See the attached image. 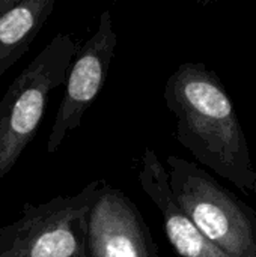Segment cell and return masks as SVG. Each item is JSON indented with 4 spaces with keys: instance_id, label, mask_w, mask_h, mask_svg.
Listing matches in <instances>:
<instances>
[{
    "instance_id": "1",
    "label": "cell",
    "mask_w": 256,
    "mask_h": 257,
    "mask_svg": "<svg viewBox=\"0 0 256 257\" xmlns=\"http://www.w3.org/2000/svg\"><path fill=\"white\" fill-rule=\"evenodd\" d=\"M163 98L177 119L180 145L244 194L255 193L249 143L220 77L205 63L184 62L166 80Z\"/></svg>"
},
{
    "instance_id": "2",
    "label": "cell",
    "mask_w": 256,
    "mask_h": 257,
    "mask_svg": "<svg viewBox=\"0 0 256 257\" xmlns=\"http://www.w3.org/2000/svg\"><path fill=\"white\" fill-rule=\"evenodd\" d=\"M166 161L174 197L201 233L229 256L256 257V209L198 164L177 155Z\"/></svg>"
},
{
    "instance_id": "3",
    "label": "cell",
    "mask_w": 256,
    "mask_h": 257,
    "mask_svg": "<svg viewBox=\"0 0 256 257\" xmlns=\"http://www.w3.org/2000/svg\"><path fill=\"white\" fill-rule=\"evenodd\" d=\"M77 51L78 45L69 35H56L3 95L0 101V181L35 139L50 92L65 84Z\"/></svg>"
},
{
    "instance_id": "4",
    "label": "cell",
    "mask_w": 256,
    "mask_h": 257,
    "mask_svg": "<svg viewBox=\"0 0 256 257\" xmlns=\"http://www.w3.org/2000/svg\"><path fill=\"white\" fill-rule=\"evenodd\" d=\"M104 185L95 179L77 194L24 203L21 217L0 227V257H89V215Z\"/></svg>"
},
{
    "instance_id": "5",
    "label": "cell",
    "mask_w": 256,
    "mask_h": 257,
    "mask_svg": "<svg viewBox=\"0 0 256 257\" xmlns=\"http://www.w3.org/2000/svg\"><path fill=\"white\" fill-rule=\"evenodd\" d=\"M118 36L110 11L100 15L98 29L78 48L65 80V93L51 126L47 152L54 154L65 137L77 130L109 77Z\"/></svg>"
},
{
    "instance_id": "6",
    "label": "cell",
    "mask_w": 256,
    "mask_h": 257,
    "mask_svg": "<svg viewBox=\"0 0 256 257\" xmlns=\"http://www.w3.org/2000/svg\"><path fill=\"white\" fill-rule=\"evenodd\" d=\"M89 257H158V248L139 208L119 188L106 182L88 227Z\"/></svg>"
},
{
    "instance_id": "7",
    "label": "cell",
    "mask_w": 256,
    "mask_h": 257,
    "mask_svg": "<svg viewBox=\"0 0 256 257\" xmlns=\"http://www.w3.org/2000/svg\"><path fill=\"white\" fill-rule=\"evenodd\" d=\"M139 184L161 214L164 233L180 257H232L211 244L189 215L180 208L169 185L167 169L154 149H145L140 158Z\"/></svg>"
},
{
    "instance_id": "8",
    "label": "cell",
    "mask_w": 256,
    "mask_h": 257,
    "mask_svg": "<svg viewBox=\"0 0 256 257\" xmlns=\"http://www.w3.org/2000/svg\"><path fill=\"white\" fill-rule=\"evenodd\" d=\"M54 5V0H18L0 17V75L29 51Z\"/></svg>"
},
{
    "instance_id": "9",
    "label": "cell",
    "mask_w": 256,
    "mask_h": 257,
    "mask_svg": "<svg viewBox=\"0 0 256 257\" xmlns=\"http://www.w3.org/2000/svg\"><path fill=\"white\" fill-rule=\"evenodd\" d=\"M17 3H18V0H0V17L3 14H6L8 11H11Z\"/></svg>"
},
{
    "instance_id": "10",
    "label": "cell",
    "mask_w": 256,
    "mask_h": 257,
    "mask_svg": "<svg viewBox=\"0 0 256 257\" xmlns=\"http://www.w3.org/2000/svg\"><path fill=\"white\" fill-rule=\"evenodd\" d=\"M255 194H256V191H255Z\"/></svg>"
}]
</instances>
